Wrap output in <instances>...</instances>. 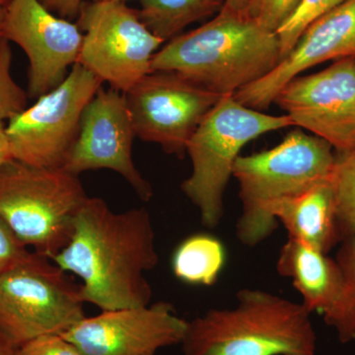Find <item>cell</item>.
I'll return each instance as SVG.
<instances>
[{
	"label": "cell",
	"instance_id": "6da1fadb",
	"mask_svg": "<svg viewBox=\"0 0 355 355\" xmlns=\"http://www.w3.org/2000/svg\"><path fill=\"white\" fill-rule=\"evenodd\" d=\"M51 261L78 277L83 300L102 311L150 304L146 277L159 263L150 214L146 207L114 211L102 198L88 197L69 241Z\"/></svg>",
	"mask_w": 355,
	"mask_h": 355
},
{
	"label": "cell",
	"instance_id": "7a4b0ae2",
	"mask_svg": "<svg viewBox=\"0 0 355 355\" xmlns=\"http://www.w3.org/2000/svg\"><path fill=\"white\" fill-rule=\"evenodd\" d=\"M280 62L277 33L247 13L222 8L205 24L166 42L154 55L151 70L176 72L222 97L260 80Z\"/></svg>",
	"mask_w": 355,
	"mask_h": 355
},
{
	"label": "cell",
	"instance_id": "3957f363",
	"mask_svg": "<svg viewBox=\"0 0 355 355\" xmlns=\"http://www.w3.org/2000/svg\"><path fill=\"white\" fill-rule=\"evenodd\" d=\"M311 313L301 303L244 288L230 309H211L188 322L184 355H316Z\"/></svg>",
	"mask_w": 355,
	"mask_h": 355
},
{
	"label": "cell",
	"instance_id": "277c9868",
	"mask_svg": "<svg viewBox=\"0 0 355 355\" xmlns=\"http://www.w3.org/2000/svg\"><path fill=\"white\" fill-rule=\"evenodd\" d=\"M334 151L324 139L292 130L272 149L239 156L232 172L242 202L236 225L238 240L254 247L270 237L279 223L273 207L328 181L335 167Z\"/></svg>",
	"mask_w": 355,
	"mask_h": 355
},
{
	"label": "cell",
	"instance_id": "5b68a950",
	"mask_svg": "<svg viewBox=\"0 0 355 355\" xmlns=\"http://www.w3.org/2000/svg\"><path fill=\"white\" fill-rule=\"evenodd\" d=\"M88 198L79 176L9 159L0 166V220L33 252L53 259L67 244Z\"/></svg>",
	"mask_w": 355,
	"mask_h": 355
},
{
	"label": "cell",
	"instance_id": "8992f818",
	"mask_svg": "<svg viewBox=\"0 0 355 355\" xmlns=\"http://www.w3.org/2000/svg\"><path fill=\"white\" fill-rule=\"evenodd\" d=\"M294 125L286 114L272 116L222 96L187 146L193 170L182 191L198 209L203 225L214 228L224 212V193L243 147L266 133Z\"/></svg>",
	"mask_w": 355,
	"mask_h": 355
},
{
	"label": "cell",
	"instance_id": "52a82bcc",
	"mask_svg": "<svg viewBox=\"0 0 355 355\" xmlns=\"http://www.w3.org/2000/svg\"><path fill=\"white\" fill-rule=\"evenodd\" d=\"M80 284L51 259L30 253L0 277V335L17 347L62 335L86 317Z\"/></svg>",
	"mask_w": 355,
	"mask_h": 355
},
{
	"label": "cell",
	"instance_id": "ba28073f",
	"mask_svg": "<svg viewBox=\"0 0 355 355\" xmlns=\"http://www.w3.org/2000/svg\"><path fill=\"white\" fill-rule=\"evenodd\" d=\"M102 81L80 64L31 107L7 121L11 159L42 168H64L78 137L84 110Z\"/></svg>",
	"mask_w": 355,
	"mask_h": 355
},
{
	"label": "cell",
	"instance_id": "9c48e42d",
	"mask_svg": "<svg viewBox=\"0 0 355 355\" xmlns=\"http://www.w3.org/2000/svg\"><path fill=\"white\" fill-rule=\"evenodd\" d=\"M76 24L83 33L78 64L123 94L153 71L165 44L123 2L84 1Z\"/></svg>",
	"mask_w": 355,
	"mask_h": 355
},
{
	"label": "cell",
	"instance_id": "30bf717a",
	"mask_svg": "<svg viewBox=\"0 0 355 355\" xmlns=\"http://www.w3.org/2000/svg\"><path fill=\"white\" fill-rule=\"evenodd\" d=\"M125 97L137 137L184 158L191 137L221 96L176 72L151 71Z\"/></svg>",
	"mask_w": 355,
	"mask_h": 355
},
{
	"label": "cell",
	"instance_id": "8fae6325",
	"mask_svg": "<svg viewBox=\"0 0 355 355\" xmlns=\"http://www.w3.org/2000/svg\"><path fill=\"white\" fill-rule=\"evenodd\" d=\"M273 103L294 125L328 142L336 154L355 149V58L336 60L286 84Z\"/></svg>",
	"mask_w": 355,
	"mask_h": 355
},
{
	"label": "cell",
	"instance_id": "7c38bea8",
	"mask_svg": "<svg viewBox=\"0 0 355 355\" xmlns=\"http://www.w3.org/2000/svg\"><path fill=\"white\" fill-rule=\"evenodd\" d=\"M0 36L19 46L29 62L28 96L38 99L60 85L78 62L83 33L40 0H10Z\"/></svg>",
	"mask_w": 355,
	"mask_h": 355
},
{
	"label": "cell",
	"instance_id": "4fadbf2b",
	"mask_svg": "<svg viewBox=\"0 0 355 355\" xmlns=\"http://www.w3.org/2000/svg\"><path fill=\"white\" fill-rule=\"evenodd\" d=\"M135 137L125 94L114 88H101L84 110L64 169L77 176L93 170H111L125 180L140 200L149 202L153 186L133 162Z\"/></svg>",
	"mask_w": 355,
	"mask_h": 355
},
{
	"label": "cell",
	"instance_id": "5bb4252c",
	"mask_svg": "<svg viewBox=\"0 0 355 355\" xmlns=\"http://www.w3.org/2000/svg\"><path fill=\"white\" fill-rule=\"evenodd\" d=\"M188 321L170 303L102 311L62 334L88 355H156L181 345Z\"/></svg>",
	"mask_w": 355,
	"mask_h": 355
},
{
	"label": "cell",
	"instance_id": "9a60e30c",
	"mask_svg": "<svg viewBox=\"0 0 355 355\" xmlns=\"http://www.w3.org/2000/svg\"><path fill=\"white\" fill-rule=\"evenodd\" d=\"M347 58H355V0H347L312 23L272 71L233 97L248 108L261 112L272 104L286 84L305 70Z\"/></svg>",
	"mask_w": 355,
	"mask_h": 355
},
{
	"label": "cell",
	"instance_id": "2e32d148",
	"mask_svg": "<svg viewBox=\"0 0 355 355\" xmlns=\"http://www.w3.org/2000/svg\"><path fill=\"white\" fill-rule=\"evenodd\" d=\"M277 270L292 280L310 313L324 316L340 297L343 275L336 259L303 243L288 238L280 250Z\"/></svg>",
	"mask_w": 355,
	"mask_h": 355
},
{
	"label": "cell",
	"instance_id": "e0dca14e",
	"mask_svg": "<svg viewBox=\"0 0 355 355\" xmlns=\"http://www.w3.org/2000/svg\"><path fill=\"white\" fill-rule=\"evenodd\" d=\"M272 216L284 224L289 239L324 254L342 242L331 178L301 195L282 200L273 207Z\"/></svg>",
	"mask_w": 355,
	"mask_h": 355
},
{
	"label": "cell",
	"instance_id": "ac0fdd59",
	"mask_svg": "<svg viewBox=\"0 0 355 355\" xmlns=\"http://www.w3.org/2000/svg\"><path fill=\"white\" fill-rule=\"evenodd\" d=\"M226 0H140L139 17L156 37L166 42L188 26L216 16Z\"/></svg>",
	"mask_w": 355,
	"mask_h": 355
},
{
	"label": "cell",
	"instance_id": "d6986e66",
	"mask_svg": "<svg viewBox=\"0 0 355 355\" xmlns=\"http://www.w3.org/2000/svg\"><path fill=\"white\" fill-rule=\"evenodd\" d=\"M226 261L220 240L209 234L189 236L173 253L172 272L180 282L191 286L216 284Z\"/></svg>",
	"mask_w": 355,
	"mask_h": 355
},
{
	"label": "cell",
	"instance_id": "ffe728a7",
	"mask_svg": "<svg viewBox=\"0 0 355 355\" xmlns=\"http://www.w3.org/2000/svg\"><path fill=\"white\" fill-rule=\"evenodd\" d=\"M336 261L342 272V291L335 306L323 318L335 329L338 340L347 343L355 340V236L343 240Z\"/></svg>",
	"mask_w": 355,
	"mask_h": 355
},
{
	"label": "cell",
	"instance_id": "44dd1931",
	"mask_svg": "<svg viewBox=\"0 0 355 355\" xmlns=\"http://www.w3.org/2000/svg\"><path fill=\"white\" fill-rule=\"evenodd\" d=\"M340 240L355 236V149L336 154L331 176Z\"/></svg>",
	"mask_w": 355,
	"mask_h": 355
},
{
	"label": "cell",
	"instance_id": "7402d4cb",
	"mask_svg": "<svg viewBox=\"0 0 355 355\" xmlns=\"http://www.w3.org/2000/svg\"><path fill=\"white\" fill-rule=\"evenodd\" d=\"M345 1L347 0H302L295 12L277 30L282 60L293 50L298 40L312 23Z\"/></svg>",
	"mask_w": 355,
	"mask_h": 355
},
{
	"label": "cell",
	"instance_id": "603a6c76",
	"mask_svg": "<svg viewBox=\"0 0 355 355\" xmlns=\"http://www.w3.org/2000/svg\"><path fill=\"white\" fill-rule=\"evenodd\" d=\"M10 42L0 36V121H9L28 107V93L11 74Z\"/></svg>",
	"mask_w": 355,
	"mask_h": 355
},
{
	"label": "cell",
	"instance_id": "cb8c5ba5",
	"mask_svg": "<svg viewBox=\"0 0 355 355\" xmlns=\"http://www.w3.org/2000/svg\"><path fill=\"white\" fill-rule=\"evenodd\" d=\"M302 0H248L246 13L270 31L277 30L291 17Z\"/></svg>",
	"mask_w": 355,
	"mask_h": 355
},
{
	"label": "cell",
	"instance_id": "d4e9b609",
	"mask_svg": "<svg viewBox=\"0 0 355 355\" xmlns=\"http://www.w3.org/2000/svg\"><path fill=\"white\" fill-rule=\"evenodd\" d=\"M22 355H88L62 335H46L20 347Z\"/></svg>",
	"mask_w": 355,
	"mask_h": 355
},
{
	"label": "cell",
	"instance_id": "484cf974",
	"mask_svg": "<svg viewBox=\"0 0 355 355\" xmlns=\"http://www.w3.org/2000/svg\"><path fill=\"white\" fill-rule=\"evenodd\" d=\"M29 253L30 250L0 220V277Z\"/></svg>",
	"mask_w": 355,
	"mask_h": 355
},
{
	"label": "cell",
	"instance_id": "4316f807",
	"mask_svg": "<svg viewBox=\"0 0 355 355\" xmlns=\"http://www.w3.org/2000/svg\"><path fill=\"white\" fill-rule=\"evenodd\" d=\"M44 7L64 19L77 18L84 0H40Z\"/></svg>",
	"mask_w": 355,
	"mask_h": 355
},
{
	"label": "cell",
	"instance_id": "83f0119b",
	"mask_svg": "<svg viewBox=\"0 0 355 355\" xmlns=\"http://www.w3.org/2000/svg\"><path fill=\"white\" fill-rule=\"evenodd\" d=\"M9 159H11V155L6 137V123L3 121H0V166Z\"/></svg>",
	"mask_w": 355,
	"mask_h": 355
},
{
	"label": "cell",
	"instance_id": "f1b7e54d",
	"mask_svg": "<svg viewBox=\"0 0 355 355\" xmlns=\"http://www.w3.org/2000/svg\"><path fill=\"white\" fill-rule=\"evenodd\" d=\"M0 355H22L20 347L0 335Z\"/></svg>",
	"mask_w": 355,
	"mask_h": 355
},
{
	"label": "cell",
	"instance_id": "f546056e",
	"mask_svg": "<svg viewBox=\"0 0 355 355\" xmlns=\"http://www.w3.org/2000/svg\"><path fill=\"white\" fill-rule=\"evenodd\" d=\"M248 0H226L223 8L232 12L246 13Z\"/></svg>",
	"mask_w": 355,
	"mask_h": 355
},
{
	"label": "cell",
	"instance_id": "4dcf8cb0",
	"mask_svg": "<svg viewBox=\"0 0 355 355\" xmlns=\"http://www.w3.org/2000/svg\"><path fill=\"white\" fill-rule=\"evenodd\" d=\"M4 7L0 6V31H1L2 21H3Z\"/></svg>",
	"mask_w": 355,
	"mask_h": 355
},
{
	"label": "cell",
	"instance_id": "1f68e13d",
	"mask_svg": "<svg viewBox=\"0 0 355 355\" xmlns=\"http://www.w3.org/2000/svg\"><path fill=\"white\" fill-rule=\"evenodd\" d=\"M95 1H114V2H123V3H125V2L130 1V0H95Z\"/></svg>",
	"mask_w": 355,
	"mask_h": 355
},
{
	"label": "cell",
	"instance_id": "d6a6232c",
	"mask_svg": "<svg viewBox=\"0 0 355 355\" xmlns=\"http://www.w3.org/2000/svg\"><path fill=\"white\" fill-rule=\"evenodd\" d=\"M9 1H10V0H0V6L6 7V4L8 3Z\"/></svg>",
	"mask_w": 355,
	"mask_h": 355
}]
</instances>
